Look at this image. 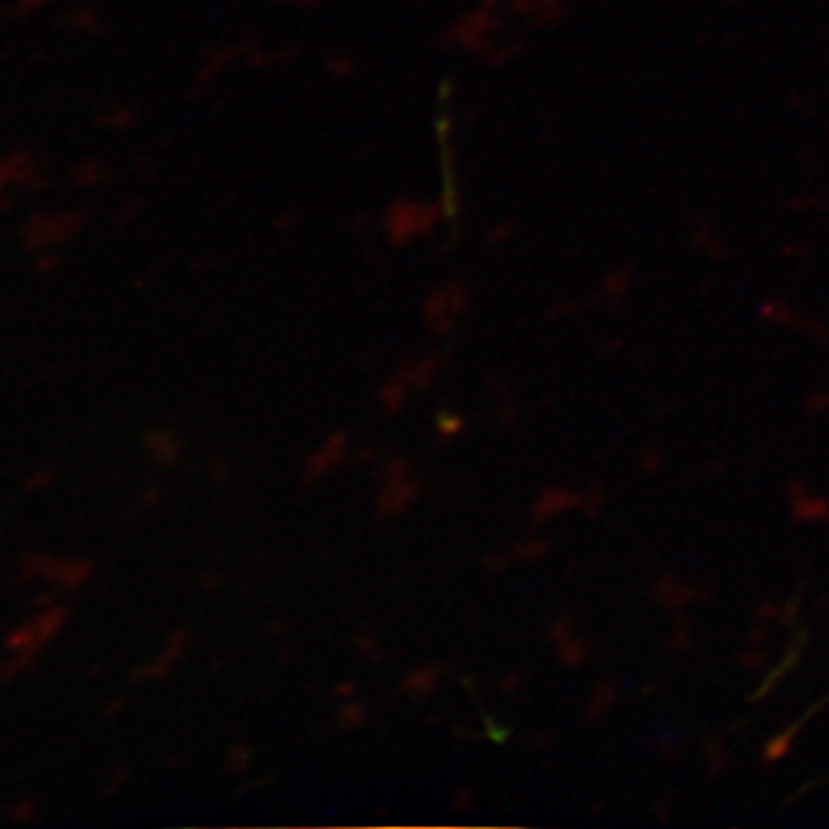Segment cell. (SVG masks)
I'll return each mask as SVG.
<instances>
[{
  "instance_id": "cell-1",
  "label": "cell",
  "mask_w": 829,
  "mask_h": 829,
  "mask_svg": "<svg viewBox=\"0 0 829 829\" xmlns=\"http://www.w3.org/2000/svg\"><path fill=\"white\" fill-rule=\"evenodd\" d=\"M417 496H420V484L410 475V466L406 461H392L385 468V482L383 489L378 493V512L385 519H394L408 512L415 505Z\"/></svg>"
},
{
  "instance_id": "cell-2",
  "label": "cell",
  "mask_w": 829,
  "mask_h": 829,
  "mask_svg": "<svg viewBox=\"0 0 829 829\" xmlns=\"http://www.w3.org/2000/svg\"><path fill=\"white\" fill-rule=\"evenodd\" d=\"M26 572L42 576L58 583L65 590H76L93 576V562L83 558H51V555H35L26 560Z\"/></svg>"
},
{
  "instance_id": "cell-3",
  "label": "cell",
  "mask_w": 829,
  "mask_h": 829,
  "mask_svg": "<svg viewBox=\"0 0 829 829\" xmlns=\"http://www.w3.org/2000/svg\"><path fill=\"white\" fill-rule=\"evenodd\" d=\"M346 454H348V436H346V433L344 431L330 433V436L323 440V445L309 456L307 468H304V477H307L309 482H316V479H321L327 473H332V470L346 459Z\"/></svg>"
},
{
  "instance_id": "cell-4",
  "label": "cell",
  "mask_w": 829,
  "mask_h": 829,
  "mask_svg": "<svg viewBox=\"0 0 829 829\" xmlns=\"http://www.w3.org/2000/svg\"><path fill=\"white\" fill-rule=\"evenodd\" d=\"M189 648V634L185 629H178L176 634H171L169 643H166V648L157 654L155 659L150 661V664L141 666L139 671L134 673V680L139 682H155V680H162L166 678L173 671V666L178 664L182 659V654L187 652Z\"/></svg>"
},
{
  "instance_id": "cell-5",
  "label": "cell",
  "mask_w": 829,
  "mask_h": 829,
  "mask_svg": "<svg viewBox=\"0 0 829 829\" xmlns=\"http://www.w3.org/2000/svg\"><path fill=\"white\" fill-rule=\"evenodd\" d=\"M146 450H148V454L152 456V459H155L157 463H162V466H173V463L180 459L182 445H180V440L173 436V433L157 429V431L148 433Z\"/></svg>"
},
{
  "instance_id": "cell-6",
  "label": "cell",
  "mask_w": 829,
  "mask_h": 829,
  "mask_svg": "<svg viewBox=\"0 0 829 829\" xmlns=\"http://www.w3.org/2000/svg\"><path fill=\"white\" fill-rule=\"evenodd\" d=\"M440 675H443V668L436 666V664L415 668V671L410 673L406 680H403V691H406L410 698L429 696L431 691L438 687Z\"/></svg>"
},
{
  "instance_id": "cell-7",
  "label": "cell",
  "mask_w": 829,
  "mask_h": 829,
  "mask_svg": "<svg viewBox=\"0 0 829 829\" xmlns=\"http://www.w3.org/2000/svg\"><path fill=\"white\" fill-rule=\"evenodd\" d=\"M689 240H691V245H694L703 256H710V258H726L728 256L724 238L717 235V231H714L712 226H707L705 222H698L694 226V231H691Z\"/></svg>"
},
{
  "instance_id": "cell-8",
  "label": "cell",
  "mask_w": 829,
  "mask_h": 829,
  "mask_svg": "<svg viewBox=\"0 0 829 829\" xmlns=\"http://www.w3.org/2000/svg\"><path fill=\"white\" fill-rule=\"evenodd\" d=\"M65 622H67V611L63 606H49L33 618V625L44 641V645L60 634V629L65 627Z\"/></svg>"
},
{
  "instance_id": "cell-9",
  "label": "cell",
  "mask_w": 829,
  "mask_h": 829,
  "mask_svg": "<svg viewBox=\"0 0 829 829\" xmlns=\"http://www.w3.org/2000/svg\"><path fill=\"white\" fill-rule=\"evenodd\" d=\"M30 164L24 155H14V157H7L0 162V192L7 187V182L12 180H24L26 173L30 171Z\"/></svg>"
},
{
  "instance_id": "cell-10",
  "label": "cell",
  "mask_w": 829,
  "mask_h": 829,
  "mask_svg": "<svg viewBox=\"0 0 829 829\" xmlns=\"http://www.w3.org/2000/svg\"><path fill=\"white\" fill-rule=\"evenodd\" d=\"M367 721V707L355 698H346V703L339 707V724L344 728H360Z\"/></svg>"
},
{
  "instance_id": "cell-11",
  "label": "cell",
  "mask_w": 829,
  "mask_h": 829,
  "mask_svg": "<svg viewBox=\"0 0 829 829\" xmlns=\"http://www.w3.org/2000/svg\"><path fill=\"white\" fill-rule=\"evenodd\" d=\"M463 427H466V424H463V417L459 413H454V410H440L436 417V429L445 440L461 436Z\"/></svg>"
},
{
  "instance_id": "cell-12",
  "label": "cell",
  "mask_w": 829,
  "mask_h": 829,
  "mask_svg": "<svg viewBox=\"0 0 829 829\" xmlns=\"http://www.w3.org/2000/svg\"><path fill=\"white\" fill-rule=\"evenodd\" d=\"M5 816L14 820V823H30V820L37 818V804L30 800H19L10 809H5Z\"/></svg>"
},
{
  "instance_id": "cell-13",
  "label": "cell",
  "mask_w": 829,
  "mask_h": 829,
  "mask_svg": "<svg viewBox=\"0 0 829 829\" xmlns=\"http://www.w3.org/2000/svg\"><path fill=\"white\" fill-rule=\"evenodd\" d=\"M252 763V751H249L245 744H235V747L228 751L226 765L231 772H242L247 770V765Z\"/></svg>"
},
{
  "instance_id": "cell-14",
  "label": "cell",
  "mask_w": 829,
  "mask_h": 829,
  "mask_svg": "<svg viewBox=\"0 0 829 829\" xmlns=\"http://www.w3.org/2000/svg\"><path fill=\"white\" fill-rule=\"evenodd\" d=\"M383 403H385V408L390 410V413H397V410H401L403 403H406V385L394 383L390 387H385Z\"/></svg>"
},
{
  "instance_id": "cell-15",
  "label": "cell",
  "mask_w": 829,
  "mask_h": 829,
  "mask_svg": "<svg viewBox=\"0 0 829 829\" xmlns=\"http://www.w3.org/2000/svg\"><path fill=\"white\" fill-rule=\"evenodd\" d=\"M53 479H56V475L53 473H37V475H33L30 477V484H28V489H44V486H49Z\"/></svg>"
},
{
  "instance_id": "cell-16",
  "label": "cell",
  "mask_w": 829,
  "mask_h": 829,
  "mask_svg": "<svg viewBox=\"0 0 829 829\" xmlns=\"http://www.w3.org/2000/svg\"><path fill=\"white\" fill-rule=\"evenodd\" d=\"M827 47H829V33H827Z\"/></svg>"
}]
</instances>
